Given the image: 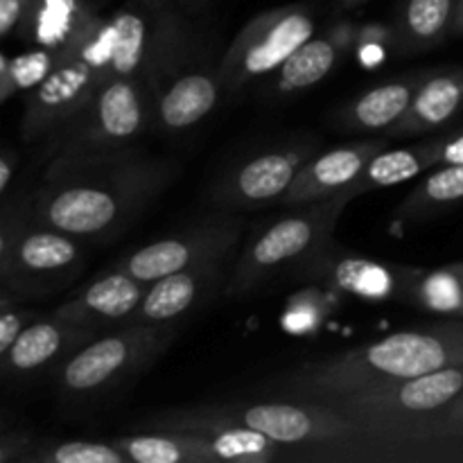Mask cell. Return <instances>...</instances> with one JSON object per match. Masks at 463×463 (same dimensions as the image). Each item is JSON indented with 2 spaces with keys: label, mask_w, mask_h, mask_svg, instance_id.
<instances>
[{
  "label": "cell",
  "mask_w": 463,
  "mask_h": 463,
  "mask_svg": "<svg viewBox=\"0 0 463 463\" xmlns=\"http://www.w3.org/2000/svg\"><path fill=\"white\" fill-rule=\"evenodd\" d=\"M217 61L197 59L154 90V122L165 134H184L206 120L224 99Z\"/></svg>",
  "instance_id": "cell-14"
},
{
  "label": "cell",
  "mask_w": 463,
  "mask_h": 463,
  "mask_svg": "<svg viewBox=\"0 0 463 463\" xmlns=\"http://www.w3.org/2000/svg\"><path fill=\"white\" fill-rule=\"evenodd\" d=\"M439 154H441V138H430L423 143L410 145V147L383 149L366 163L362 175L344 190L342 197L353 202L373 190L392 188V185L411 181L432 165H439Z\"/></svg>",
  "instance_id": "cell-22"
},
{
  "label": "cell",
  "mask_w": 463,
  "mask_h": 463,
  "mask_svg": "<svg viewBox=\"0 0 463 463\" xmlns=\"http://www.w3.org/2000/svg\"><path fill=\"white\" fill-rule=\"evenodd\" d=\"M346 197L321 199L303 206L285 208L280 217L253 231L231 267L222 297L238 301L288 274H301L326 249L333 247V233L348 206Z\"/></svg>",
  "instance_id": "cell-4"
},
{
  "label": "cell",
  "mask_w": 463,
  "mask_h": 463,
  "mask_svg": "<svg viewBox=\"0 0 463 463\" xmlns=\"http://www.w3.org/2000/svg\"><path fill=\"white\" fill-rule=\"evenodd\" d=\"M107 77V21H102L66 50L48 77L34 86L23 113V140H48L86 107Z\"/></svg>",
  "instance_id": "cell-9"
},
{
  "label": "cell",
  "mask_w": 463,
  "mask_h": 463,
  "mask_svg": "<svg viewBox=\"0 0 463 463\" xmlns=\"http://www.w3.org/2000/svg\"><path fill=\"white\" fill-rule=\"evenodd\" d=\"M463 109V71L425 75L405 116L384 131V138H407L448 125Z\"/></svg>",
  "instance_id": "cell-20"
},
{
  "label": "cell",
  "mask_w": 463,
  "mask_h": 463,
  "mask_svg": "<svg viewBox=\"0 0 463 463\" xmlns=\"http://www.w3.org/2000/svg\"><path fill=\"white\" fill-rule=\"evenodd\" d=\"M357 32H360V27L342 21L330 27L324 36H312L310 41H306L274 72L276 80L274 86H271V93L285 98V95L312 89L321 80H326L333 72V68L337 66L339 59L344 57V52L357 41Z\"/></svg>",
  "instance_id": "cell-18"
},
{
  "label": "cell",
  "mask_w": 463,
  "mask_h": 463,
  "mask_svg": "<svg viewBox=\"0 0 463 463\" xmlns=\"http://www.w3.org/2000/svg\"><path fill=\"white\" fill-rule=\"evenodd\" d=\"M30 312H16V310H0V357L12 348L16 342L18 333L27 326L30 321Z\"/></svg>",
  "instance_id": "cell-34"
},
{
  "label": "cell",
  "mask_w": 463,
  "mask_h": 463,
  "mask_svg": "<svg viewBox=\"0 0 463 463\" xmlns=\"http://www.w3.org/2000/svg\"><path fill=\"white\" fill-rule=\"evenodd\" d=\"M34 443L36 439H32L30 434H5L0 437V463L23 461Z\"/></svg>",
  "instance_id": "cell-35"
},
{
  "label": "cell",
  "mask_w": 463,
  "mask_h": 463,
  "mask_svg": "<svg viewBox=\"0 0 463 463\" xmlns=\"http://www.w3.org/2000/svg\"><path fill=\"white\" fill-rule=\"evenodd\" d=\"M463 393V364L446 366L432 373L375 384L324 405L335 407L355 420L378 428L407 432L420 441H441L432 420Z\"/></svg>",
  "instance_id": "cell-7"
},
{
  "label": "cell",
  "mask_w": 463,
  "mask_h": 463,
  "mask_svg": "<svg viewBox=\"0 0 463 463\" xmlns=\"http://www.w3.org/2000/svg\"><path fill=\"white\" fill-rule=\"evenodd\" d=\"M140 428L161 432L208 434L220 428H247L288 448H328L330 459H410L430 441L389 428L355 420L324 402H231L158 411Z\"/></svg>",
  "instance_id": "cell-2"
},
{
  "label": "cell",
  "mask_w": 463,
  "mask_h": 463,
  "mask_svg": "<svg viewBox=\"0 0 463 463\" xmlns=\"http://www.w3.org/2000/svg\"><path fill=\"white\" fill-rule=\"evenodd\" d=\"M32 222V199L25 202H12L9 206L0 208V271L16 244L18 235L25 231V226Z\"/></svg>",
  "instance_id": "cell-31"
},
{
  "label": "cell",
  "mask_w": 463,
  "mask_h": 463,
  "mask_svg": "<svg viewBox=\"0 0 463 463\" xmlns=\"http://www.w3.org/2000/svg\"><path fill=\"white\" fill-rule=\"evenodd\" d=\"M389 43H393L392 25L360 27V32H357V57L364 66H375L384 59Z\"/></svg>",
  "instance_id": "cell-32"
},
{
  "label": "cell",
  "mask_w": 463,
  "mask_h": 463,
  "mask_svg": "<svg viewBox=\"0 0 463 463\" xmlns=\"http://www.w3.org/2000/svg\"><path fill=\"white\" fill-rule=\"evenodd\" d=\"M176 176L179 163L138 145L50 158L32 197V220L84 242H107L125 233Z\"/></svg>",
  "instance_id": "cell-1"
},
{
  "label": "cell",
  "mask_w": 463,
  "mask_h": 463,
  "mask_svg": "<svg viewBox=\"0 0 463 463\" xmlns=\"http://www.w3.org/2000/svg\"><path fill=\"white\" fill-rule=\"evenodd\" d=\"M439 165H463V131L461 134L441 138Z\"/></svg>",
  "instance_id": "cell-36"
},
{
  "label": "cell",
  "mask_w": 463,
  "mask_h": 463,
  "mask_svg": "<svg viewBox=\"0 0 463 463\" xmlns=\"http://www.w3.org/2000/svg\"><path fill=\"white\" fill-rule=\"evenodd\" d=\"M14 306V297H7V294H3L0 297V310H7V307Z\"/></svg>",
  "instance_id": "cell-42"
},
{
  "label": "cell",
  "mask_w": 463,
  "mask_h": 463,
  "mask_svg": "<svg viewBox=\"0 0 463 463\" xmlns=\"http://www.w3.org/2000/svg\"><path fill=\"white\" fill-rule=\"evenodd\" d=\"M455 34H463V0H459V7H457V16H455V27H452Z\"/></svg>",
  "instance_id": "cell-41"
},
{
  "label": "cell",
  "mask_w": 463,
  "mask_h": 463,
  "mask_svg": "<svg viewBox=\"0 0 463 463\" xmlns=\"http://www.w3.org/2000/svg\"><path fill=\"white\" fill-rule=\"evenodd\" d=\"M463 199V165H441L419 188L411 190L398 208L401 217H423Z\"/></svg>",
  "instance_id": "cell-27"
},
{
  "label": "cell",
  "mask_w": 463,
  "mask_h": 463,
  "mask_svg": "<svg viewBox=\"0 0 463 463\" xmlns=\"http://www.w3.org/2000/svg\"><path fill=\"white\" fill-rule=\"evenodd\" d=\"M434 315L463 319V265L437 271L407 269L405 297Z\"/></svg>",
  "instance_id": "cell-26"
},
{
  "label": "cell",
  "mask_w": 463,
  "mask_h": 463,
  "mask_svg": "<svg viewBox=\"0 0 463 463\" xmlns=\"http://www.w3.org/2000/svg\"><path fill=\"white\" fill-rule=\"evenodd\" d=\"M235 256L238 253L211 258L149 283L131 324H179L188 319L190 312L224 292Z\"/></svg>",
  "instance_id": "cell-13"
},
{
  "label": "cell",
  "mask_w": 463,
  "mask_h": 463,
  "mask_svg": "<svg viewBox=\"0 0 463 463\" xmlns=\"http://www.w3.org/2000/svg\"><path fill=\"white\" fill-rule=\"evenodd\" d=\"M213 3H215V0H175V5L185 14V16H197V14H203Z\"/></svg>",
  "instance_id": "cell-38"
},
{
  "label": "cell",
  "mask_w": 463,
  "mask_h": 463,
  "mask_svg": "<svg viewBox=\"0 0 463 463\" xmlns=\"http://www.w3.org/2000/svg\"><path fill=\"white\" fill-rule=\"evenodd\" d=\"M7 63L9 61H5V59L0 57V99H5L7 95H12L7 89Z\"/></svg>",
  "instance_id": "cell-40"
},
{
  "label": "cell",
  "mask_w": 463,
  "mask_h": 463,
  "mask_svg": "<svg viewBox=\"0 0 463 463\" xmlns=\"http://www.w3.org/2000/svg\"><path fill=\"white\" fill-rule=\"evenodd\" d=\"M143 3L149 5V7H163V5L175 3V0H143Z\"/></svg>",
  "instance_id": "cell-43"
},
{
  "label": "cell",
  "mask_w": 463,
  "mask_h": 463,
  "mask_svg": "<svg viewBox=\"0 0 463 463\" xmlns=\"http://www.w3.org/2000/svg\"><path fill=\"white\" fill-rule=\"evenodd\" d=\"M23 463H129L113 441H54L30 448Z\"/></svg>",
  "instance_id": "cell-29"
},
{
  "label": "cell",
  "mask_w": 463,
  "mask_h": 463,
  "mask_svg": "<svg viewBox=\"0 0 463 463\" xmlns=\"http://www.w3.org/2000/svg\"><path fill=\"white\" fill-rule=\"evenodd\" d=\"M102 21L86 0H36L21 34L36 41L39 48L63 54Z\"/></svg>",
  "instance_id": "cell-21"
},
{
  "label": "cell",
  "mask_w": 463,
  "mask_h": 463,
  "mask_svg": "<svg viewBox=\"0 0 463 463\" xmlns=\"http://www.w3.org/2000/svg\"><path fill=\"white\" fill-rule=\"evenodd\" d=\"M317 154L315 140L283 143L235 161L208 193L220 211L244 213L280 203L301 167Z\"/></svg>",
  "instance_id": "cell-11"
},
{
  "label": "cell",
  "mask_w": 463,
  "mask_h": 463,
  "mask_svg": "<svg viewBox=\"0 0 463 463\" xmlns=\"http://www.w3.org/2000/svg\"><path fill=\"white\" fill-rule=\"evenodd\" d=\"M423 72L389 80L353 99L342 111V125L353 131H387L410 109Z\"/></svg>",
  "instance_id": "cell-23"
},
{
  "label": "cell",
  "mask_w": 463,
  "mask_h": 463,
  "mask_svg": "<svg viewBox=\"0 0 463 463\" xmlns=\"http://www.w3.org/2000/svg\"><path fill=\"white\" fill-rule=\"evenodd\" d=\"M145 292L147 283H140L127 271L111 267L86 285L77 297L59 306L54 317L99 335L107 328L129 326L143 303Z\"/></svg>",
  "instance_id": "cell-15"
},
{
  "label": "cell",
  "mask_w": 463,
  "mask_h": 463,
  "mask_svg": "<svg viewBox=\"0 0 463 463\" xmlns=\"http://www.w3.org/2000/svg\"><path fill=\"white\" fill-rule=\"evenodd\" d=\"M61 54L52 50L39 48L34 52H27L23 57L7 63V89L14 93L16 89H34L39 81L48 77V72L57 66Z\"/></svg>",
  "instance_id": "cell-30"
},
{
  "label": "cell",
  "mask_w": 463,
  "mask_h": 463,
  "mask_svg": "<svg viewBox=\"0 0 463 463\" xmlns=\"http://www.w3.org/2000/svg\"><path fill=\"white\" fill-rule=\"evenodd\" d=\"M459 0H402L392 32L401 52H423L441 43L455 27Z\"/></svg>",
  "instance_id": "cell-25"
},
{
  "label": "cell",
  "mask_w": 463,
  "mask_h": 463,
  "mask_svg": "<svg viewBox=\"0 0 463 463\" xmlns=\"http://www.w3.org/2000/svg\"><path fill=\"white\" fill-rule=\"evenodd\" d=\"M98 337L93 330L80 328L68 321L52 317L50 321H34L18 333L16 342L0 360L12 373H34L50 364L63 362L68 355Z\"/></svg>",
  "instance_id": "cell-19"
},
{
  "label": "cell",
  "mask_w": 463,
  "mask_h": 463,
  "mask_svg": "<svg viewBox=\"0 0 463 463\" xmlns=\"http://www.w3.org/2000/svg\"><path fill=\"white\" fill-rule=\"evenodd\" d=\"M36 0H0V39L23 32Z\"/></svg>",
  "instance_id": "cell-33"
},
{
  "label": "cell",
  "mask_w": 463,
  "mask_h": 463,
  "mask_svg": "<svg viewBox=\"0 0 463 463\" xmlns=\"http://www.w3.org/2000/svg\"><path fill=\"white\" fill-rule=\"evenodd\" d=\"M154 122V95L136 75H109L93 98L48 140V158L116 152L138 143Z\"/></svg>",
  "instance_id": "cell-5"
},
{
  "label": "cell",
  "mask_w": 463,
  "mask_h": 463,
  "mask_svg": "<svg viewBox=\"0 0 463 463\" xmlns=\"http://www.w3.org/2000/svg\"><path fill=\"white\" fill-rule=\"evenodd\" d=\"M84 240L32 220L18 235L0 271V280H7V285L23 294L59 292L84 269Z\"/></svg>",
  "instance_id": "cell-12"
},
{
  "label": "cell",
  "mask_w": 463,
  "mask_h": 463,
  "mask_svg": "<svg viewBox=\"0 0 463 463\" xmlns=\"http://www.w3.org/2000/svg\"><path fill=\"white\" fill-rule=\"evenodd\" d=\"M176 333L179 324H129L99 333L59 364V392L68 398L104 396L149 369Z\"/></svg>",
  "instance_id": "cell-6"
},
{
  "label": "cell",
  "mask_w": 463,
  "mask_h": 463,
  "mask_svg": "<svg viewBox=\"0 0 463 463\" xmlns=\"http://www.w3.org/2000/svg\"><path fill=\"white\" fill-rule=\"evenodd\" d=\"M369 0H335V12L337 14H346V12H353V9L362 7V5H366Z\"/></svg>",
  "instance_id": "cell-39"
},
{
  "label": "cell",
  "mask_w": 463,
  "mask_h": 463,
  "mask_svg": "<svg viewBox=\"0 0 463 463\" xmlns=\"http://www.w3.org/2000/svg\"><path fill=\"white\" fill-rule=\"evenodd\" d=\"M129 463H217L213 439L197 432H161L111 439Z\"/></svg>",
  "instance_id": "cell-24"
},
{
  "label": "cell",
  "mask_w": 463,
  "mask_h": 463,
  "mask_svg": "<svg viewBox=\"0 0 463 463\" xmlns=\"http://www.w3.org/2000/svg\"><path fill=\"white\" fill-rule=\"evenodd\" d=\"M206 437L213 439L220 461L233 463H269L283 457L285 448L280 443L271 441L265 434L247 428H220L208 432Z\"/></svg>",
  "instance_id": "cell-28"
},
{
  "label": "cell",
  "mask_w": 463,
  "mask_h": 463,
  "mask_svg": "<svg viewBox=\"0 0 463 463\" xmlns=\"http://www.w3.org/2000/svg\"><path fill=\"white\" fill-rule=\"evenodd\" d=\"M389 138H366L360 143L344 145V147L317 152L301 172L297 175L294 184L280 199V208L303 206V203L321 202V199L339 197L366 167V163L387 149Z\"/></svg>",
  "instance_id": "cell-16"
},
{
  "label": "cell",
  "mask_w": 463,
  "mask_h": 463,
  "mask_svg": "<svg viewBox=\"0 0 463 463\" xmlns=\"http://www.w3.org/2000/svg\"><path fill=\"white\" fill-rule=\"evenodd\" d=\"M14 170H16V158L12 154H0V197H3L5 190L12 184Z\"/></svg>",
  "instance_id": "cell-37"
},
{
  "label": "cell",
  "mask_w": 463,
  "mask_h": 463,
  "mask_svg": "<svg viewBox=\"0 0 463 463\" xmlns=\"http://www.w3.org/2000/svg\"><path fill=\"white\" fill-rule=\"evenodd\" d=\"M301 279L328 280L337 289L364 301H392L405 297L407 267H387L366 258L342 256L335 244L301 271Z\"/></svg>",
  "instance_id": "cell-17"
},
{
  "label": "cell",
  "mask_w": 463,
  "mask_h": 463,
  "mask_svg": "<svg viewBox=\"0 0 463 463\" xmlns=\"http://www.w3.org/2000/svg\"><path fill=\"white\" fill-rule=\"evenodd\" d=\"M463 364V319L393 333L380 342L319 355L262 384L274 401L330 402L393 380Z\"/></svg>",
  "instance_id": "cell-3"
},
{
  "label": "cell",
  "mask_w": 463,
  "mask_h": 463,
  "mask_svg": "<svg viewBox=\"0 0 463 463\" xmlns=\"http://www.w3.org/2000/svg\"><path fill=\"white\" fill-rule=\"evenodd\" d=\"M247 231L249 224L242 213L220 211L194 222L179 233L165 235L136 249L113 267L149 285L175 271L202 265L211 258L238 253Z\"/></svg>",
  "instance_id": "cell-10"
},
{
  "label": "cell",
  "mask_w": 463,
  "mask_h": 463,
  "mask_svg": "<svg viewBox=\"0 0 463 463\" xmlns=\"http://www.w3.org/2000/svg\"><path fill=\"white\" fill-rule=\"evenodd\" d=\"M315 9L310 3L280 5L249 18L217 63L224 99L274 75L294 50L315 36Z\"/></svg>",
  "instance_id": "cell-8"
}]
</instances>
